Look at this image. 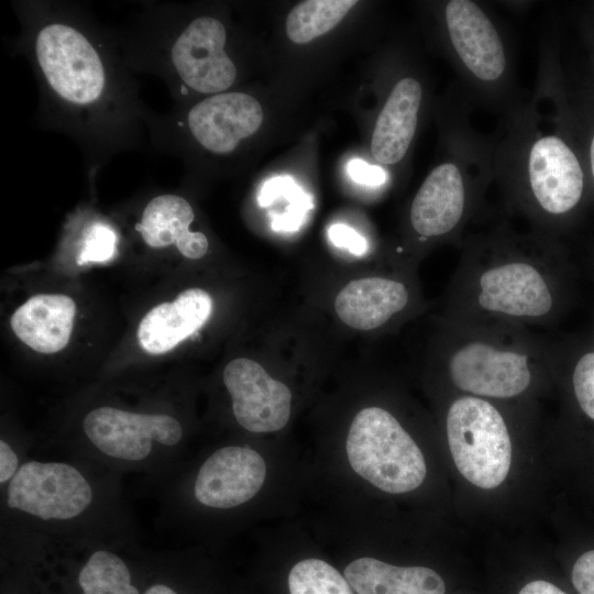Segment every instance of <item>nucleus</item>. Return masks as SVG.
<instances>
[{
	"instance_id": "nucleus-13",
	"label": "nucleus",
	"mask_w": 594,
	"mask_h": 594,
	"mask_svg": "<svg viewBox=\"0 0 594 594\" xmlns=\"http://www.w3.org/2000/svg\"><path fill=\"white\" fill-rule=\"evenodd\" d=\"M223 382L232 399L233 415L244 429L273 432L288 422L292 393L257 362L238 358L223 371Z\"/></svg>"
},
{
	"instance_id": "nucleus-11",
	"label": "nucleus",
	"mask_w": 594,
	"mask_h": 594,
	"mask_svg": "<svg viewBox=\"0 0 594 594\" xmlns=\"http://www.w3.org/2000/svg\"><path fill=\"white\" fill-rule=\"evenodd\" d=\"M92 497L82 473L63 462H25L7 490V505L11 509L43 520L76 518L90 506Z\"/></svg>"
},
{
	"instance_id": "nucleus-25",
	"label": "nucleus",
	"mask_w": 594,
	"mask_h": 594,
	"mask_svg": "<svg viewBox=\"0 0 594 594\" xmlns=\"http://www.w3.org/2000/svg\"><path fill=\"white\" fill-rule=\"evenodd\" d=\"M80 242L78 265L103 263L116 254L119 234L111 224L96 220L84 229Z\"/></svg>"
},
{
	"instance_id": "nucleus-8",
	"label": "nucleus",
	"mask_w": 594,
	"mask_h": 594,
	"mask_svg": "<svg viewBox=\"0 0 594 594\" xmlns=\"http://www.w3.org/2000/svg\"><path fill=\"white\" fill-rule=\"evenodd\" d=\"M263 122V110L253 96L241 91H224L208 96L188 108L172 109L164 114L148 111L147 140L165 152L185 141L213 155H228Z\"/></svg>"
},
{
	"instance_id": "nucleus-7",
	"label": "nucleus",
	"mask_w": 594,
	"mask_h": 594,
	"mask_svg": "<svg viewBox=\"0 0 594 594\" xmlns=\"http://www.w3.org/2000/svg\"><path fill=\"white\" fill-rule=\"evenodd\" d=\"M444 47L469 101L501 114L520 98L513 48L501 22L481 2L448 0L441 4Z\"/></svg>"
},
{
	"instance_id": "nucleus-14",
	"label": "nucleus",
	"mask_w": 594,
	"mask_h": 594,
	"mask_svg": "<svg viewBox=\"0 0 594 594\" xmlns=\"http://www.w3.org/2000/svg\"><path fill=\"white\" fill-rule=\"evenodd\" d=\"M265 476L266 464L258 452L248 447H223L200 466L194 494L205 506L232 508L254 497Z\"/></svg>"
},
{
	"instance_id": "nucleus-9",
	"label": "nucleus",
	"mask_w": 594,
	"mask_h": 594,
	"mask_svg": "<svg viewBox=\"0 0 594 594\" xmlns=\"http://www.w3.org/2000/svg\"><path fill=\"white\" fill-rule=\"evenodd\" d=\"M352 469L377 488L400 494L424 482V454L411 436L386 409L367 407L354 417L346 438Z\"/></svg>"
},
{
	"instance_id": "nucleus-2",
	"label": "nucleus",
	"mask_w": 594,
	"mask_h": 594,
	"mask_svg": "<svg viewBox=\"0 0 594 594\" xmlns=\"http://www.w3.org/2000/svg\"><path fill=\"white\" fill-rule=\"evenodd\" d=\"M460 248L444 321L529 329L556 320L563 277L554 237L503 221L464 237Z\"/></svg>"
},
{
	"instance_id": "nucleus-21",
	"label": "nucleus",
	"mask_w": 594,
	"mask_h": 594,
	"mask_svg": "<svg viewBox=\"0 0 594 594\" xmlns=\"http://www.w3.org/2000/svg\"><path fill=\"white\" fill-rule=\"evenodd\" d=\"M356 3L355 0L304 1L287 16V35L294 43H308L331 31Z\"/></svg>"
},
{
	"instance_id": "nucleus-26",
	"label": "nucleus",
	"mask_w": 594,
	"mask_h": 594,
	"mask_svg": "<svg viewBox=\"0 0 594 594\" xmlns=\"http://www.w3.org/2000/svg\"><path fill=\"white\" fill-rule=\"evenodd\" d=\"M571 383L579 406L594 420V351L576 356L572 366Z\"/></svg>"
},
{
	"instance_id": "nucleus-12",
	"label": "nucleus",
	"mask_w": 594,
	"mask_h": 594,
	"mask_svg": "<svg viewBox=\"0 0 594 594\" xmlns=\"http://www.w3.org/2000/svg\"><path fill=\"white\" fill-rule=\"evenodd\" d=\"M82 427L100 452L128 462L146 459L154 442L173 447L183 436L180 424L172 416L138 414L109 406L90 410Z\"/></svg>"
},
{
	"instance_id": "nucleus-3",
	"label": "nucleus",
	"mask_w": 594,
	"mask_h": 594,
	"mask_svg": "<svg viewBox=\"0 0 594 594\" xmlns=\"http://www.w3.org/2000/svg\"><path fill=\"white\" fill-rule=\"evenodd\" d=\"M557 125L537 88L531 98L519 99L502 113L492 139L494 184L505 209L550 237L580 205L584 191L581 162Z\"/></svg>"
},
{
	"instance_id": "nucleus-16",
	"label": "nucleus",
	"mask_w": 594,
	"mask_h": 594,
	"mask_svg": "<svg viewBox=\"0 0 594 594\" xmlns=\"http://www.w3.org/2000/svg\"><path fill=\"white\" fill-rule=\"evenodd\" d=\"M422 98V85L415 77L405 76L393 86L372 134L376 162L394 165L405 157L418 128Z\"/></svg>"
},
{
	"instance_id": "nucleus-15",
	"label": "nucleus",
	"mask_w": 594,
	"mask_h": 594,
	"mask_svg": "<svg viewBox=\"0 0 594 594\" xmlns=\"http://www.w3.org/2000/svg\"><path fill=\"white\" fill-rule=\"evenodd\" d=\"M410 304L411 292L403 280L373 276L351 280L338 294L334 309L349 327L369 331L383 327Z\"/></svg>"
},
{
	"instance_id": "nucleus-32",
	"label": "nucleus",
	"mask_w": 594,
	"mask_h": 594,
	"mask_svg": "<svg viewBox=\"0 0 594 594\" xmlns=\"http://www.w3.org/2000/svg\"><path fill=\"white\" fill-rule=\"evenodd\" d=\"M144 594H177L172 587L165 584H155L150 586Z\"/></svg>"
},
{
	"instance_id": "nucleus-27",
	"label": "nucleus",
	"mask_w": 594,
	"mask_h": 594,
	"mask_svg": "<svg viewBox=\"0 0 594 594\" xmlns=\"http://www.w3.org/2000/svg\"><path fill=\"white\" fill-rule=\"evenodd\" d=\"M328 235L336 246L346 249L354 255H363L367 251L366 239L346 224L334 223L330 226Z\"/></svg>"
},
{
	"instance_id": "nucleus-10",
	"label": "nucleus",
	"mask_w": 594,
	"mask_h": 594,
	"mask_svg": "<svg viewBox=\"0 0 594 594\" xmlns=\"http://www.w3.org/2000/svg\"><path fill=\"white\" fill-rule=\"evenodd\" d=\"M446 433L459 472L485 490L501 485L512 463V439L503 411L493 400L457 395L446 413Z\"/></svg>"
},
{
	"instance_id": "nucleus-30",
	"label": "nucleus",
	"mask_w": 594,
	"mask_h": 594,
	"mask_svg": "<svg viewBox=\"0 0 594 594\" xmlns=\"http://www.w3.org/2000/svg\"><path fill=\"white\" fill-rule=\"evenodd\" d=\"M19 465V458L11 448V446L4 441L0 440V483L4 484L10 482L13 476L16 474Z\"/></svg>"
},
{
	"instance_id": "nucleus-18",
	"label": "nucleus",
	"mask_w": 594,
	"mask_h": 594,
	"mask_svg": "<svg viewBox=\"0 0 594 594\" xmlns=\"http://www.w3.org/2000/svg\"><path fill=\"white\" fill-rule=\"evenodd\" d=\"M212 299L200 288L180 293L173 302H163L141 320L138 338L144 351L162 354L195 333L210 317Z\"/></svg>"
},
{
	"instance_id": "nucleus-4",
	"label": "nucleus",
	"mask_w": 594,
	"mask_h": 594,
	"mask_svg": "<svg viewBox=\"0 0 594 594\" xmlns=\"http://www.w3.org/2000/svg\"><path fill=\"white\" fill-rule=\"evenodd\" d=\"M113 33L129 67L160 77L182 102L193 94L224 92L237 79L226 25L212 15L185 20L173 3H145Z\"/></svg>"
},
{
	"instance_id": "nucleus-29",
	"label": "nucleus",
	"mask_w": 594,
	"mask_h": 594,
	"mask_svg": "<svg viewBox=\"0 0 594 594\" xmlns=\"http://www.w3.org/2000/svg\"><path fill=\"white\" fill-rule=\"evenodd\" d=\"M348 174L355 183L367 186H380L386 180V172L382 167L370 165L360 158L349 162Z\"/></svg>"
},
{
	"instance_id": "nucleus-31",
	"label": "nucleus",
	"mask_w": 594,
	"mask_h": 594,
	"mask_svg": "<svg viewBox=\"0 0 594 594\" xmlns=\"http://www.w3.org/2000/svg\"><path fill=\"white\" fill-rule=\"evenodd\" d=\"M519 594H565L550 582L537 580L526 584Z\"/></svg>"
},
{
	"instance_id": "nucleus-5",
	"label": "nucleus",
	"mask_w": 594,
	"mask_h": 594,
	"mask_svg": "<svg viewBox=\"0 0 594 594\" xmlns=\"http://www.w3.org/2000/svg\"><path fill=\"white\" fill-rule=\"evenodd\" d=\"M457 92L446 127L444 156L429 172L409 209V224L419 244L454 242L460 246L494 184L492 139L473 129L470 101Z\"/></svg>"
},
{
	"instance_id": "nucleus-28",
	"label": "nucleus",
	"mask_w": 594,
	"mask_h": 594,
	"mask_svg": "<svg viewBox=\"0 0 594 594\" xmlns=\"http://www.w3.org/2000/svg\"><path fill=\"white\" fill-rule=\"evenodd\" d=\"M572 583L580 594H594V550L583 553L574 563Z\"/></svg>"
},
{
	"instance_id": "nucleus-17",
	"label": "nucleus",
	"mask_w": 594,
	"mask_h": 594,
	"mask_svg": "<svg viewBox=\"0 0 594 594\" xmlns=\"http://www.w3.org/2000/svg\"><path fill=\"white\" fill-rule=\"evenodd\" d=\"M194 220L195 211L187 199L161 194L145 204L134 229L151 248L175 245L185 257L198 260L207 253L209 241L205 233L190 229Z\"/></svg>"
},
{
	"instance_id": "nucleus-33",
	"label": "nucleus",
	"mask_w": 594,
	"mask_h": 594,
	"mask_svg": "<svg viewBox=\"0 0 594 594\" xmlns=\"http://www.w3.org/2000/svg\"><path fill=\"white\" fill-rule=\"evenodd\" d=\"M588 160H590V169L594 179V134L591 138L588 146Z\"/></svg>"
},
{
	"instance_id": "nucleus-22",
	"label": "nucleus",
	"mask_w": 594,
	"mask_h": 594,
	"mask_svg": "<svg viewBox=\"0 0 594 594\" xmlns=\"http://www.w3.org/2000/svg\"><path fill=\"white\" fill-rule=\"evenodd\" d=\"M84 594H139L125 562L108 550L92 552L78 576Z\"/></svg>"
},
{
	"instance_id": "nucleus-1",
	"label": "nucleus",
	"mask_w": 594,
	"mask_h": 594,
	"mask_svg": "<svg viewBox=\"0 0 594 594\" xmlns=\"http://www.w3.org/2000/svg\"><path fill=\"white\" fill-rule=\"evenodd\" d=\"M14 9L16 48L34 72L41 124L72 138L89 173L144 145L150 109L113 31L76 3L24 1Z\"/></svg>"
},
{
	"instance_id": "nucleus-20",
	"label": "nucleus",
	"mask_w": 594,
	"mask_h": 594,
	"mask_svg": "<svg viewBox=\"0 0 594 594\" xmlns=\"http://www.w3.org/2000/svg\"><path fill=\"white\" fill-rule=\"evenodd\" d=\"M344 576L358 594H444L446 584L433 570L395 566L373 558L349 563Z\"/></svg>"
},
{
	"instance_id": "nucleus-6",
	"label": "nucleus",
	"mask_w": 594,
	"mask_h": 594,
	"mask_svg": "<svg viewBox=\"0 0 594 594\" xmlns=\"http://www.w3.org/2000/svg\"><path fill=\"white\" fill-rule=\"evenodd\" d=\"M436 360L463 395L509 400L526 395L550 367L546 339L530 329L442 321Z\"/></svg>"
},
{
	"instance_id": "nucleus-24",
	"label": "nucleus",
	"mask_w": 594,
	"mask_h": 594,
	"mask_svg": "<svg viewBox=\"0 0 594 594\" xmlns=\"http://www.w3.org/2000/svg\"><path fill=\"white\" fill-rule=\"evenodd\" d=\"M288 587L290 594H353L346 579L318 559L296 563L288 575Z\"/></svg>"
},
{
	"instance_id": "nucleus-23",
	"label": "nucleus",
	"mask_w": 594,
	"mask_h": 594,
	"mask_svg": "<svg viewBox=\"0 0 594 594\" xmlns=\"http://www.w3.org/2000/svg\"><path fill=\"white\" fill-rule=\"evenodd\" d=\"M258 205L271 207L274 202L287 201L282 215L272 218L274 231H296L304 223L307 212L312 208V200L289 176H278L263 183Z\"/></svg>"
},
{
	"instance_id": "nucleus-19",
	"label": "nucleus",
	"mask_w": 594,
	"mask_h": 594,
	"mask_svg": "<svg viewBox=\"0 0 594 594\" xmlns=\"http://www.w3.org/2000/svg\"><path fill=\"white\" fill-rule=\"evenodd\" d=\"M76 305L61 294H41L21 305L11 317L14 334L28 346L41 353L64 349L70 338Z\"/></svg>"
}]
</instances>
